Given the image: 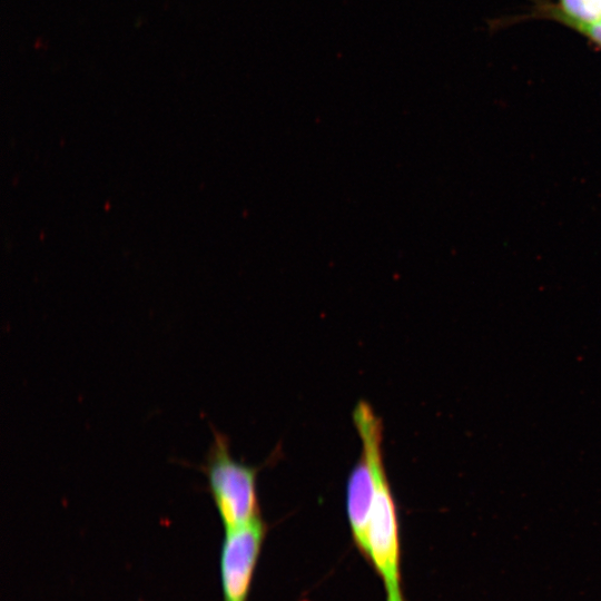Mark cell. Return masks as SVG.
<instances>
[{
    "label": "cell",
    "mask_w": 601,
    "mask_h": 601,
    "mask_svg": "<svg viewBox=\"0 0 601 601\" xmlns=\"http://www.w3.org/2000/svg\"><path fill=\"white\" fill-rule=\"evenodd\" d=\"M213 432V443L199 469L225 529L235 528L260 516L258 470L236 461L228 439L216 430Z\"/></svg>",
    "instance_id": "cell-1"
},
{
    "label": "cell",
    "mask_w": 601,
    "mask_h": 601,
    "mask_svg": "<svg viewBox=\"0 0 601 601\" xmlns=\"http://www.w3.org/2000/svg\"><path fill=\"white\" fill-rule=\"evenodd\" d=\"M353 420L362 441V453L348 477L346 511L354 543L364 555L378 479L385 470L383 425L382 420L366 402L357 404Z\"/></svg>",
    "instance_id": "cell-2"
},
{
    "label": "cell",
    "mask_w": 601,
    "mask_h": 601,
    "mask_svg": "<svg viewBox=\"0 0 601 601\" xmlns=\"http://www.w3.org/2000/svg\"><path fill=\"white\" fill-rule=\"evenodd\" d=\"M363 556L372 563L380 575L386 601H405L401 570L400 524L385 470L378 479Z\"/></svg>",
    "instance_id": "cell-3"
},
{
    "label": "cell",
    "mask_w": 601,
    "mask_h": 601,
    "mask_svg": "<svg viewBox=\"0 0 601 601\" xmlns=\"http://www.w3.org/2000/svg\"><path fill=\"white\" fill-rule=\"evenodd\" d=\"M225 530L219 556L223 601H247L267 525L258 516Z\"/></svg>",
    "instance_id": "cell-4"
},
{
    "label": "cell",
    "mask_w": 601,
    "mask_h": 601,
    "mask_svg": "<svg viewBox=\"0 0 601 601\" xmlns=\"http://www.w3.org/2000/svg\"><path fill=\"white\" fill-rule=\"evenodd\" d=\"M538 11L573 30L601 22V0H556L554 4H542Z\"/></svg>",
    "instance_id": "cell-5"
},
{
    "label": "cell",
    "mask_w": 601,
    "mask_h": 601,
    "mask_svg": "<svg viewBox=\"0 0 601 601\" xmlns=\"http://www.w3.org/2000/svg\"><path fill=\"white\" fill-rule=\"evenodd\" d=\"M574 30L581 36L585 37L590 42L601 48V22L581 26Z\"/></svg>",
    "instance_id": "cell-6"
}]
</instances>
